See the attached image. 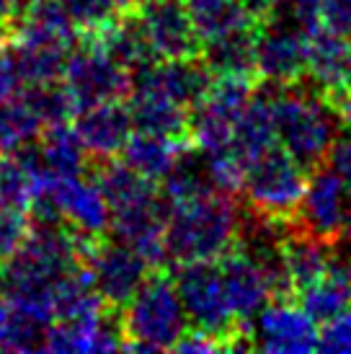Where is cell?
Returning <instances> with one entry per match:
<instances>
[{"instance_id":"6da1fadb","label":"cell","mask_w":351,"mask_h":354,"mask_svg":"<svg viewBox=\"0 0 351 354\" xmlns=\"http://www.w3.org/2000/svg\"><path fill=\"white\" fill-rule=\"evenodd\" d=\"M274 124L279 145L310 174L325 163L341 129L325 93L315 88L310 80L279 83L274 93Z\"/></svg>"},{"instance_id":"7a4b0ae2","label":"cell","mask_w":351,"mask_h":354,"mask_svg":"<svg viewBox=\"0 0 351 354\" xmlns=\"http://www.w3.org/2000/svg\"><path fill=\"white\" fill-rule=\"evenodd\" d=\"M240 202L233 194H207L171 205L166 223V251L176 264L217 261L238 241Z\"/></svg>"},{"instance_id":"3957f363","label":"cell","mask_w":351,"mask_h":354,"mask_svg":"<svg viewBox=\"0 0 351 354\" xmlns=\"http://www.w3.org/2000/svg\"><path fill=\"white\" fill-rule=\"evenodd\" d=\"M122 326L129 352H163L189 331V315L166 269H153L137 295L122 308Z\"/></svg>"},{"instance_id":"277c9868","label":"cell","mask_w":351,"mask_h":354,"mask_svg":"<svg viewBox=\"0 0 351 354\" xmlns=\"http://www.w3.org/2000/svg\"><path fill=\"white\" fill-rule=\"evenodd\" d=\"M310 171L303 168L284 148H272L245 168L243 202L263 215L292 220L307 189Z\"/></svg>"},{"instance_id":"5b68a950","label":"cell","mask_w":351,"mask_h":354,"mask_svg":"<svg viewBox=\"0 0 351 354\" xmlns=\"http://www.w3.org/2000/svg\"><path fill=\"white\" fill-rule=\"evenodd\" d=\"M173 282L178 295H181V303L186 308L189 324L194 328L222 336V339H227V344L233 346V336L248 321H240L233 313L227 292H225L222 274H220V264L217 261L178 264Z\"/></svg>"},{"instance_id":"8992f818","label":"cell","mask_w":351,"mask_h":354,"mask_svg":"<svg viewBox=\"0 0 351 354\" xmlns=\"http://www.w3.org/2000/svg\"><path fill=\"white\" fill-rule=\"evenodd\" d=\"M62 83L68 86L70 96L78 104V111L106 101H122L132 93L129 70L86 39H80L78 47L70 52Z\"/></svg>"},{"instance_id":"52a82bcc","label":"cell","mask_w":351,"mask_h":354,"mask_svg":"<svg viewBox=\"0 0 351 354\" xmlns=\"http://www.w3.org/2000/svg\"><path fill=\"white\" fill-rule=\"evenodd\" d=\"M168 212H171V202L158 189L150 197L111 209L108 233L114 241H122L135 248L153 269H166L171 261L166 251Z\"/></svg>"},{"instance_id":"ba28073f","label":"cell","mask_w":351,"mask_h":354,"mask_svg":"<svg viewBox=\"0 0 351 354\" xmlns=\"http://www.w3.org/2000/svg\"><path fill=\"white\" fill-rule=\"evenodd\" d=\"M292 225L333 246L349 233L346 184L325 163L307 178V189L292 217Z\"/></svg>"},{"instance_id":"9c48e42d","label":"cell","mask_w":351,"mask_h":354,"mask_svg":"<svg viewBox=\"0 0 351 354\" xmlns=\"http://www.w3.org/2000/svg\"><path fill=\"white\" fill-rule=\"evenodd\" d=\"M86 266L91 269L101 300L114 310H122L137 295V290L150 277L147 269H153L135 248L114 238L111 241L104 238L91 254Z\"/></svg>"},{"instance_id":"30bf717a","label":"cell","mask_w":351,"mask_h":354,"mask_svg":"<svg viewBox=\"0 0 351 354\" xmlns=\"http://www.w3.org/2000/svg\"><path fill=\"white\" fill-rule=\"evenodd\" d=\"M318 324L292 300H272L251 318V339L261 352H315Z\"/></svg>"},{"instance_id":"8fae6325","label":"cell","mask_w":351,"mask_h":354,"mask_svg":"<svg viewBox=\"0 0 351 354\" xmlns=\"http://www.w3.org/2000/svg\"><path fill=\"white\" fill-rule=\"evenodd\" d=\"M135 16L160 59L196 57L202 52L184 0H142Z\"/></svg>"},{"instance_id":"7c38bea8","label":"cell","mask_w":351,"mask_h":354,"mask_svg":"<svg viewBox=\"0 0 351 354\" xmlns=\"http://www.w3.org/2000/svg\"><path fill=\"white\" fill-rule=\"evenodd\" d=\"M41 189L55 199L62 220L75 233L106 238L108 225H111V207H108L104 192L98 189L96 178H86L83 174L68 178H49Z\"/></svg>"},{"instance_id":"4fadbf2b","label":"cell","mask_w":351,"mask_h":354,"mask_svg":"<svg viewBox=\"0 0 351 354\" xmlns=\"http://www.w3.org/2000/svg\"><path fill=\"white\" fill-rule=\"evenodd\" d=\"M310 39L284 26L261 21L256 34V73L274 83H297L307 75Z\"/></svg>"},{"instance_id":"5bb4252c","label":"cell","mask_w":351,"mask_h":354,"mask_svg":"<svg viewBox=\"0 0 351 354\" xmlns=\"http://www.w3.org/2000/svg\"><path fill=\"white\" fill-rule=\"evenodd\" d=\"M132 114L122 101H106L86 106L75 114V132L88 153L91 163L117 158L132 138Z\"/></svg>"},{"instance_id":"9a60e30c","label":"cell","mask_w":351,"mask_h":354,"mask_svg":"<svg viewBox=\"0 0 351 354\" xmlns=\"http://www.w3.org/2000/svg\"><path fill=\"white\" fill-rule=\"evenodd\" d=\"M217 264H220L230 308L240 321H251L263 305L272 303V287L258 264L245 251L230 248L227 254L217 259Z\"/></svg>"},{"instance_id":"2e32d148","label":"cell","mask_w":351,"mask_h":354,"mask_svg":"<svg viewBox=\"0 0 351 354\" xmlns=\"http://www.w3.org/2000/svg\"><path fill=\"white\" fill-rule=\"evenodd\" d=\"M312 86L323 93L341 88L351 80V41L339 31L323 26L315 31L307 44V75Z\"/></svg>"},{"instance_id":"e0dca14e","label":"cell","mask_w":351,"mask_h":354,"mask_svg":"<svg viewBox=\"0 0 351 354\" xmlns=\"http://www.w3.org/2000/svg\"><path fill=\"white\" fill-rule=\"evenodd\" d=\"M282 251L284 264H287V272H290V279H292L297 295L303 292L305 287L315 285L318 279H323L331 272L333 256H336L333 243H325V241L310 236V233L297 230L292 225V220H290V227H287Z\"/></svg>"},{"instance_id":"ac0fdd59","label":"cell","mask_w":351,"mask_h":354,"mask_svg":"<svg viewBox=\"0 0 351 354\" xmlns=\"http://www.w3.org/2000/svg\"><path fill=\"white\" fill-rule=\"evenodd\" d=\"M127 106L137 132H153V135H163V138L189 140L191 109H186L184 104L168 99L158 91H132L127 96Z\"/></svg>"},{"instance_id":"d6986e66","label":"cell","mask_w":351,"mask_h":354,"mask_svg":"<svg viewBox=\"0 0 351 354\" xmlns=\"http://www.w3.org/2000/svg\"><path fill=\"white\" fill-rule=\"evenodd\" d=\"M160 184H163L160 192H163V197L171 205L207 197V194L217 192L209 158H207L205 150H199L196 145H184L181 148V153L176 156L173 166H171V171H168Z\"/></svg>"},{"instance_id":"ffe728a7","label":"cell","mask_w":351,"mask_h":354,"mask_svg":"<svg viewBox=\"0 0 351 354\" xmlns=\"http://www.w3.org/2000/svg\"><path fill=\"white\" fill-rule=\"evenodd\" d=\"M261 24V21H258ZM256 34L254 29H240L222 34L217 39L202 41L199 57L205 59V65L215 75H256Z\"/></svg>"},{"instance_id":"44dd1931","label":"cell","mask_w":351,"mask_h":354,"mask_svg":"<svg viewBox=\"0 0 351 354\" xmlns=\"http://www.w3.org/2000/svg\"><path fill=\"white\" fill-rule=\"evenodd\" d=\"M199 41L217 39L222 34L258 26L243 0H184Z\"/></svg>"},{"instance_id":"7402d4cb","label":"cell","mask_w":351,"mask_h":354,"mask_svg":"<svg viewBox=\"0 0 351 354\" xmlns=\"http://www.w3.org/2000/svg\"><path fill=\"white\" fill-rule=\"evenodd\" d=\"M300 308L310 315L315 324H328L339 315L349 313L351 308V279L336 259H333L331 272L318 279L315 285L305 287L297 295Z\"/></svg>"},{"instance_id":"603a6c76","label":"cell","mask_w":351,"mask_h":354,"mask_svg":"<svg viewBox=\"0 0 351 354\" xmlns=\"http://www.w3.org/2000/svg\"><path fill=\"white\" fill-rule=\"evenodd\" d=\"M184 145H189V140L137 132L127 140V145L122 150V156H124L122 160L135 168L140 176L150 178V181H163Z\"/></svg>"},{"instance_id":"cb8c5ba5","label":"cell","mask_w":351,"mask_h":354,"mask_svg":"<svg viewBox=\"0 0 351 354\" xmlns=\"http://www.w3.org/2000/svg\"><path fill=\"white\" fill-rule=\"evenodd\" d=\"M39 153L49 178L80 176L86 171V166H91L78 132H75V127H70V124L44 127V132H41L39 138Z\"/></svg>"},{"instance_id":"d4e9b609","label":"cell","mask_w":351,"mask_h":354,"mask_svg":"<svg viewBox=\"0 0 351 354\" xmlns=\"http://www.w3.org/2000/svg\"><path fill=\"white\" fill-rule=\"evenodd\" d=\"M91 168H93L91 176L96 178L98 189L104 192V197H106L111 209L132 205V202H137V199H145L158 192L155 181L140 176L135 168L127 166L124 160H117V158L91 163Z\"/></svg>"},{"instance_id":"484cf974","label":"cell","mask_w":351,"mask_h":354,"mask_svg":"<svg viewBox=\"0 0 351 354\" xmlns=\"http://www.w3.org/2000/svg\"><path fill=\"white\" fill-rule=\"evenodd\" d=\"M52 321L34 310L8 305L6 321L0 326V352H39L47 349Z\"/></svg>"},{"instance_id":"4316f807","label":"cell","mask_w":351,"mask_h":354,"mask_svg":"<svg viewBox=\"0 0 351 354\" xmlns=\"http://www.w3.org/2000/svg\"><path fill=\"white\" fill-rule=\"evenodd\" d=\"M44 124L26 99H8L0 104V153H16L39 142Z\"/></svg>"},{"instance_id":"83f0119b","label":"cell","mask_w":351,"mask_h":354,"mask_svg":"<svg viewBox=\"0 0 351 354\" xmlns=\"http://www.w3.org/2000/svg\"><path fill=\"white\" fill-rule=\"evenodd\" d=\"M23 99L34 109V114L41 119L44 127L52 124H68L70 119L78 114V104L70 96L65 83L52 80V83H37V86H26Z\"/></svg>"},{"instance_id":"f1b7e54d","label":"cell","mask_w":351,"mask_h":354,"mask_svg":"<svg viewBox=\"0 0 351 354\" xmlns=\"http://www.w3.org/2000/svg\"><path fill=\"white\" fill-rule=\"evenodd\" d=\"M261 21L292 29L310 39L323 29V0H272Z\"/></svg>"},{"instance_id":"f546056e","label":"cell","mask_w":351,"mask_h":354,"mask_svg":"<svg viewBox=\"0 0 351 354\" xmlns=\"http://www.w3.org/2000/svg\"><path fill=\"white\" fill-rule=\"evenodd\" d=\"M59 3L68 10L73 24L78 26L80 37L104 29L106 24H111L119 16L111 0H59Z\"/></svg>"},{"instance_id":"4dcf8cb0","label":"cell","mask_w":351,"mask_h":354,"mask_svg":"<svg viewBox=\"0 0 351 354\" xmlns=\"http://www.w3.org/2000/svg\"><path fill=\"white\" fill-rule=\"evenodd\" d=\"M29 227L31 220L26 209H16L0 202V264L19 251L29 236Z\"/></svg>"},{"instance_id":"1f68e13d","label":"cell","mask_w":351,"mask_h":354,"mask_svg":"<svg viewBox=\"0 0 351 354\" xmlns=\"http://www.w3.org/2000/svg\"><path fill=\"white\" fill-rule=\"evenodd\" d=\"M318 349L331 354H351V313L323 324L318 334Z\"/></svg>"},{"instance_id":"d6a6232c","label":"cell","mask_w":351,"mask_h":354,"mask_svg":"<svg viewBox=\"0 0 351 354\" xmlns=\"http://www.w3.org/2000/svg\"><path fill=\"white\" fill-rule=\"evenodd\" d=\"M176 352H184V354L230 352V344H227V339H222V336L202 331V328H189L184 334V339L176 344Z\"/></svg>"},{"instance_id":"836d02e7","label":"cell","mask_w":351,"mask_h":354,"mask_svg":"<svg viewBox=\"0 0 351 354\" xmlns=\"http://www.w3.org/2000/svg\"><path fill=\"white\" fill-rule=\"evenodd\" d=\"M325 166L331 168L346 187H351V129L343 135L339 132V138L333 140L328 158H325Z\"/></svg>"},{"instance_id":"e575fe53","label":"cell","mask_w":351,"mask_h":354,"mask_svg":"<svg viewBox=\"0 0 351 354\" xmlns=\"http://www.w3.org/2000/svg\"><path fill=\"white\" fill-rule=\"evenodd\" d=\"M323 26L351 37V0H323Z\"/></svg>"},{"instance_id":"d590c367","label":"cell","mask_w":351,"mask_h":354,"mask_svg":"<svg viewBox=\"0 0 351 354\" xmlns=\"http://www.w3.org/2000/svg\"><path fill=\"white\" fill-rule=\"evenodd\" d=\"M21 86H23V83H21L19 73H16V65H13V59H10V52L6 50V44H3V47H0V104L13 99Z\"/></svg>"},{"instance_id":"8d00e7d4","label":"cell","mask_w":351,"mask_h":354,"mask_svg":"<svg viewBox=\"0 0 351 354\" xmlns=\"http://www.w3.org/2000/svg\"><path fill=\"white\" fill-rule=\"evenodd\" d=\"M325 99H328V104H331L333 111H336V117H339V122H341V127L351 129V80L349 83H343L341 88L325 93Z\"/></svg>"},{"instance_id":"74e56055","label":"cell","mask_w":351,"mask_h":354,"mask_svg":"<svg viewBox=\"0 0 351 354\" xmlns=\"http://www.w3.org/2000/svg\"><path fill=\"white\" fill-rule=\"evenodd\" d=\"M26 0H0V24H6L10 29V24L16 21Z\"/></svg>"},{"instance_id":"f35d334b","label":"cell","mask_w":351,"mask_h":354,"mask_svg":"<svg viewBox=\"0 0 351 354\" xmlns=\"http://www.w3.org/2000/svg\"><path fill=\"white\" fill-rule=\"evenodd\" d=\"M114 3V8H117L119 16H132L137 13V8L142 6V0H111Z\"/></svg>"},{"instance_id":"ab89813d","label":"cell","mask_w":351,"mask_h":354,"mask_svg":"<svg viewBox=\"0 0 351 354\" xmlns=\"http://www.w3.org/2000/svg\"><path fill=\"white\" fill-rule=\"evenodd\" d=\"M243 3H245V8L251 10V13H254L256 19L261 21V19H263V13L269 10V3H272V0H243Z\"/></svg>"},{"instance_id":"60d3db41","label":"cell","mask_w":351,"mask_h":354,"mask_svg":"<svg viewBox=\"0 0 351 354\" xmlns=\"http://www.w3.org/2000/svg\"><path fill=\"white\" fill-rule=\"evenodd\" d=\"M6 313H8V300L0 295V326H3V321H6Z\"/></svg>"},{"instance_id":"b9f144b4","label":"cell","mask_w":351,"mask_h":354,"mask_svg":"<svg viewBox=\"0 0 351 354\" xmlns=\"http://www.w3.org/2000/svg\"><path fill=\"white\" fill-rule=\"evenodd\" d=\"M343 238L349 241V251H346V254H343V256H351V230H349V233H346V236H343Z\"/></svg>"}]
</instances>
